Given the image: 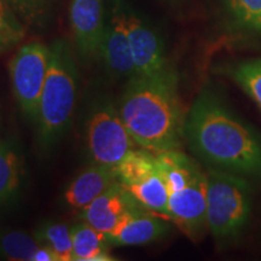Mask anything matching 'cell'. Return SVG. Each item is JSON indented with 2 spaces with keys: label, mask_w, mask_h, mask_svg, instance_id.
<instances>
[{
  "label": "cell",
  "mask_w": 261,
  "mask_h": 261,
  "mask_svg": "<svg viewBox=\"0 0 261 261\" xmlns=\"http://www.w3.org/2000/svg\"><path fill=\"white\" fill-rule=\"evenodd\" d=\"M184 139L211 167L261 179V133L212 90L201 91L192 103Z\"/></svg>",
  "instance_id": "1"
},
{
  "label": "cell",
  "mask_w": 261,
  "mask_h": 261,
  "mask_svg": "<svg viewBox=\"0 0 261 261\" xmlns=\"http://www.w3.org/2000/svg\"><path fill=\"white\" fill-rule=\"evenodd\" d=\"M119 113L140 148L152 152L180 150L185 115L179 76L171 64L149 76L130 77Z\"/></svg>",
  "instance_id": "2"
},
{
  "label": "cell",
  "mask_w": 261,
  "mask_h": 261,
  "mask_svg": "<svg viewBox=\"0 0 261 261\" xmlns=\"http://www.w3.org/2000/svg\"><path fill=\"white\" fill-rule=\"evenodd\" d=\"M77 91V68L70 45L56 40L50 46V63L39 102L35 123L38 142L50 148L70 125Z\"/></svg>",
  "instance_id": "3"
},
{
  "label": "cell",
  "mask_w": 261,
  "mask_h": 261,
  "mask_svg": "<svg viewBox=\"0 0 261 261\" xmlns=\"http://www.w3.org/2000/svg\"><path fill=\"white\" fill-rule=\"evenodd\" d=\"M207 226L215 238H233L246 228L252 212V188L242 175L208 168Z\"/></svg>",
  "instance_id": "4"
},
{
  "label": "cell",
  "mask_w": 261,
  "mask_h": 261,
  "mask_svg": "<svg viewBox=\"0 0 261 261\" xmlns=\"http://www.w3.org/2000/svg\"><path fill=\"white\" fill-rule=\"evenodd\" d=\"M50 63V46L29 42L16 52L9 63L14 94L25 115L35 120Z\"/></svg>",
  "instance_id": "5"
},
{
  "label": "cell",
  "mask_w": 261,
  "mask_h": 261,
  "mask_svg": "<svg viewBox=\"0 0 261 261\" xmlns=\"http://www.w3.org/2000/svg\"><path fill=\"white\" fill-rule=\"evenodd\" d=\"M87 144L94 163L116 168L132 151L135 139L127 130L119 110L100 104L87 122Z\"/></svg>",
  "instance_id": "6"
},
{
  "label": "cell",
  "mask_w": 261,
  "mask_h": 261,
  "mask_svg": "<svg viewBox=\"0 0 261 261\" xmlns=\"http://www.w3.org/2000/svg\"><path fill=\"white\" fill-rule=\"evenodd\" d=\"M167 218L189 238L198 240L207 230V175L200 172L180 190L169 194Z\"/></svg>",
  "instance_id": "7"
},
{
  "label": "cell",
  "mask_w": 261,
  "mask_h": 261,
  "mask_svg": "<svg viewBox=\"0 0 261 261\" xmlns=\"http://www.w3.org/2000/svg\"><path fill=\"white\" fill-rule=\"evenodd\" d=\"M125 8L123 0L110 2L98 56L102 57L107 68L114 75L130 79L136 75V68L127 32Z\"/></svg>",
  "instance_id": "8"
},
{
  "label": "cell",
  "mask_w": 261,
  "mask_h": 261,
  "mask_svg": "<svg viewBox=\"0 0 261 261\" xmlns=\"http://www.w3.org/2000/svg\"><path fill=\"white\" fill-rule=\"evenodd\" d=\"M125 14L137 76H149L167 68L171 63L159 33L127 4Z\"/></svg>",
  "instance_id": "9"
},
{
  "label": "cell",
  "mask_w": 261,
  "mask_h": 261,
  "mask_svg": "<svg viewBox=\"0 0 261 261\" xmlns=\"http://www.w3.org/2000/svg\"><path fill=\"white\" fill-rule=\"evenodd\" d=\"M138 201L117 180L81 211V219L100 232H109L128 212L140 207Z\"/></svg>",
  "instance_id": "10"
},
{
  "label": "cell",
  "mask_w": 261,
  "mask_h": 261,
  "mask_svg": "<svg viewBox=\"0 0 261 261\" xmlns=\"http://www.w3.org/2000/svg\"><path fill=\"white\" fill-rule=\"evenodd\" d=\"M70 24L81 56H98L106 27L103 0H71Z\"/></svg>",
  "instance_id": "11"
},
{
  "label": "cell",
  "mask_w": 261,
  "mask_h": 261,
  "mask_svg": "<svg viewBox=\"0 0 261 261\" xmlns=\"http://www.w3.org/2000/svg\"><path fill=\"white\" fill-rule=\"evenodd\" d=\"M168 231V224L140 205L128 212L106 236L110 246H144L162 238Z\"/></svg>",
  "instance_id": "12"
},
{
  "label": "cell",
  "mask_w": 261,
  "mask_h": 261,
  "mask_svg": "<svg viewBox=\"0 0 261 261\" xmlns=\"http://www.w3.org/2000/svg\"><path fill=\"white\" fill-rule=\"evenodd\" d=\"M116 181V168L94 163L71 181L64 198L70 207L83 211Z\"/></svg>",
  "instance_id": "13"
},
{
  "label": "cell",
  "mask_w": 261,
  "mask_h": 261,
  "mask_svg": "<svg viewBox=\"0 0 261 261\" xmlns=\"http://www.w3.org/2000/svg\"><path fill=\"white\" fill-rule=\"evenodd\" d=\"M227 22L242 37L261 39V0H221Z\"/></svg>",
  "instance_id": "14"
},
{
  "label": "cell",
  "mask_w": 261,
  "mask_h": 261,
  "mask_svg": "<svg viewBox=\"0 0 261 261\" xmlns=\"http://www.w3.org/2000/svg\"><path fill=\"white\" fill-rule=\"evenodd\" d=\"M73 241L74 261H110L114 260L108 253L107 236L87 223H80L70 227Z\"/></svg>",
  "instance_id": "15"
},
{
  "label": "cell",
  "mask_w": 261,
  "mask_h": 261,
  "mask_svg": "<svg viewBox=\"0 0 261 261\" xmlns=\"http://www.w3.org/2000/svg\"><path fill=\"white\" fill-rule=\"evenodd\" d=\"M125 188L146 210L167 218L169 194L159 168L158 172L152 173L143 180Z\"/></svg>",
  "instance_id": "16"
},
{
  "label": "cell",
  "mask_w": 261,
  "mask_h": 261,
  "mask_svg": "<svg viewBox=\"0 0 261 261\" xmlns=\"http://www.w3.org/2000/svg\"><path fill=\"white\" fill-rule=\"evenodd\" d=\"M117 180L123 187L136 184L143 179L158 172L155 152L150 150L133 149L116 167Z\"/></svg>",
  "instance_id": "17"
},
{
  "label": "cell",
  "mask_w": 261,
  "mask_h": 261,
  "mask_svg": "<svg viewBox=\"0 0 261 261\" xmlns=\"http://www.w3.org/2000/svg\"><path fill=\"white\" fill-rule=\"evenodd\" d=\"M223 74L231 77L261 109V58L228 64L223 68Z\"/></svg>",
  "instance_id": "18"
},
{
  "label": "cell",
  "mask_w": 261,
  "mask_h": 261,
  "mask_svg": "<svg viewBox=\"0 0 261 261\" xmlns=\"http://www.w3.org/2000/svg\"><path fill=\"white\" fill-rule=\"evenodd\" d=\"M21 184V162L9 143H0V204L15 197Z\"/></svg>",
  "instance_id": "19"
},
{
  "label": "cell",
  "mask_w": 261,
  "mask_h": 261,
  "mask_svg": "<svg viewBox=\"0 0 261 261\" xmlns=\"http://www.w3.org/2000/svg\"><path fill=\"white\" fill-rule=\"evenodd\" d=\"M34 237L40 244L50 247L60 261H73V241L68 225L45 223L35 231Z\"/></svg>",
  "instance_id": "20"
},
{
  "label": "cell",
  "mask_w": 261,
  "mask_h": 261,
  "mask_svg": "<svg viewBox=\"0 0 261 261\" xmlns=\"http://www.w3.org/2000/svg\"><path fill=\"white\" fill-rule=\"evenodd\" d=\"M40 243L23 231L0 230V256L8 260L32 261Z\"/></svg>",
  "instance_id": "21"
},
{
  "label": "cell",
  "mask_w": 261,
  "mask_h": 261,
  "mask_svg": "<svg viewBox=\"0 0 261 261\" xmlns=\"http://www.w3.org/2000/svg\"><path fill=\"white\" fill-rule=\"evenodd\" d=\"M5 3L24 23L35 27L45 23L52 0H5Z\"/></svg>",
  "instance_id": "22"
},
{
  "label": "cell",
  "mask_w": 261,
  "mask_h": 261,
  "mask_svg": "<svg viewBox=\"0 0 261 261\" xmlns=\"http://www.w3.org/2000/svg\"><path fill=\"white\" fill-rule=\"evenodd\" d=\"M22 37L23 29L14 16L6 11V6L3 0H0V52L14 46Z\"/></svg>",
  "instance_id": "23"
},
{
  "label": "cell",
  "mask_w": 261,
  "mask_h": 261,
  "mask_svg": "<svg viewBox=\"0 0 261 261\" xmlns=\"http://www.w3.org/2000/svg\"><path fill=\"white\" fill-rule=\"evenodd\" d=\"M32 261H60L58 260L57 254L51 249L50 247L40 244V247L38 248L37 252L33 255Z\"/></svg>",
  "instance_id": "24"
}]
</instances>
